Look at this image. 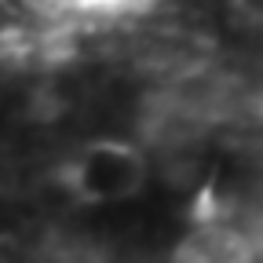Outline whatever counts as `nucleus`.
Masks as SVG:
<instances>
[{
	"label": "nucleus",
	"instance_id": "obj_1",
	"mask_svg": "<svg viewBox=\"0 0 263 263\" xmlns=\"http://www.w3.org/2000/svg\"><path fill=\"white\" fill-rule=\"evenodd\" d=\"M263 241L234 219H197L176 241L168 263H259Z\"/></svg>",
	"mask_w": 263,
	"mask_h": 263
}]
</instances>
